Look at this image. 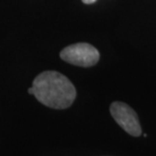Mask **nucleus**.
I'll return each mask as SVG.
<instances>
[{
  "instance_id": "f257e3e1",
  "label": "nucleus",
  "mask_w": 156,
  "mask_h": 156,
  "mask_svg": "<svg viewBox=\"0 0 156 156\" xmlns=\"http://www.w3.org/2000/svg\"><path fill=\"white\" fill-rule=\"evenodd\" d=\"M33 94L46 107L64 110L73 104L76 90L72 82L57 71H45L33 82Z\"/></svg>"
},
{
  "instance_id": "f03ea898",
  "label": "nucleus",
  "mask_w": 156,
  "mask_h": 156,
  "mask_svg": "<svg viewBox=\"0 0 156 156\" xmlns=\"http://www.w3.org/2000/svg\"><path fill=\"white\" fill-rule=\"evenodd\" d=\"M60 57L67 63L80 67H91L99 60V53L94 47L86 43H78L64 48Z\"/></svg>"
},
{
  "instance_id": "7ed1b4c3",
  "label": "nucleus",
  "mask_w": 156,
  "mask_h": 156,
  "mask_svg": "<svg viewBox=\"0 0 156 156\" xmlns=\"http://www.w3.org/2000/svg\"><path fill=\"white\" fill-rule=\"evenodd\" d=\"M110 110L112 117L128 134L135 137L141 135V126L132 108L124 102L116 101L112 104Z\"/></svg>"
},
{
  "instance_id": "20e7f679",
  "label": "nucleus",
  "mask_w": 156,
  "mask_h": 156,
  "mask_svg": "<svg viewBox=\"0 0 156 156\" xmlns=\"http://www.w3.org/2000/svg\"><path fill=\"white\" fill-rule=\"evenodd\" d=\"M96 0H82L83 3H85V4H91V3H94Z\"/></svg>"
},
{
  "instance_id": "39448f33",
  "label": "nucleus",
  "mask_w": 156,
  "mask_h": 156,
  "mask_svg": "<svg viewBox=\"0 0 156 156\" xmlns=\"http://www.w3.org/2000/svg\"><path fill=\"white\" fill-rule=\"evenodd\" d=\"M29 93H30V94H33V89H32V87H30V88H29Z\"/></svg>"
}]
</instances>
